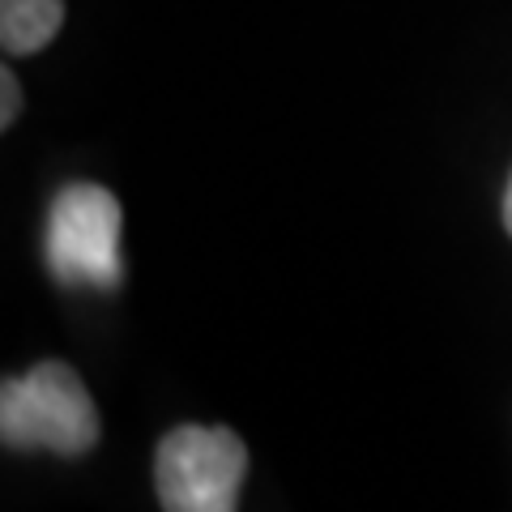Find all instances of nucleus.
I'll return each instance as SVG.
<instances>
[{
  "mask_svg": "<svg viewBox=\"0 0 512 512\" xmlns=\"http://www.w3.org/2000/svg\"><path fill=\"white\" fill-rule=\"evenodd\" d=\"M504 227L512 235V180H508V192H504Z\"/></svg>",
  "mask_w": 512,
  "mask_h": 512,
  "instance_id": "423d86ee",
  "label": "nucleus"
},
{
  "mask_svg": "<svg viewBox=\"0 0 512 512\" xmlns=\"http://www.w3.org/2000/svg\"><path fill=\"white\" fill-rule=\"evenodd\" d=\"M64 0H0V47L9 56H30L60 35Z\"/></svg>",
  "mask_w": 512,
  "mask_h": 512,
  "instance_id": "20e7f679",
  "label": "nucleus"
},
{
  "mask_svg": "<svg viewBox=\"0 0 512 512\" xmlns=\"http://www.w3.org/2000/svg\"><path fill=\"white\" fill-rule=\"evenodd\" d=\"M0 99H5V107H0V128H13V120H18V111H22V90H18L13 69H0Z\"/></svg>",
  "mask_w": 512,
  "mask_h": 512,
  "instance_id": "39448f33",
  "label": "nucleus"
},
{
  "mask_svg": "<svg viewBox=\"0 0 512 512\" xmlns=\"http://www.w3.org/2000/svg\"><path fill=\"white\" fill-rule=\"evenodd\" d=\"M248 474V448L231 427L184 423L163 436L154 457L158 500L167 512H235Z\"/></svg>",
  "mask_w": 512,
  "mask_h": 512,
  "instance_id": "f03ea898",
  "label": "nucleus"
},
{
  "mask_svg": "<svg viewBox=\"0 0 512 512\" xmlns=\"http://www.w3.org/2000/svg\"><path fill=\"white\" fill-rule=\"evenodd\" d=\"M0 440L5 448H47L56 457H82L99 444L94 410L82 376L60 359L35 363L26 376H9L0 389Z\"/></svg>",
  "mask_w": 512,
  "mask_h": 512,
  "instance_id": "f257e3e1",
  "label": "nucleus"
},
{
  "mask_svg": "<svg viewBox=\"0 0 512 512\" xmlns=\"http://www.w3.org/2000/svg\"><path fill=\"white\" fill-rule=\"evenodd\" d=\"M120 222V201L103 184L60 188L47 210V269L69 286H120Z\"/></svg>",
  "mask_w": 512,
  "mask_h": 512,
  "instance_id": "7ed1b4c3",
  "label": "nucleus"
}]
</instances>
